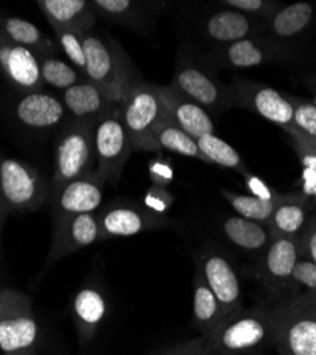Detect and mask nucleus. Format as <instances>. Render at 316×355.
Listing matches in <instances>:
<instances>
[{
    "label": "nucleus",
    "instance_id": "dca6fc26",
    "mask_svg": "<svg viewBox=\"0 0 316 355\" xmlns=\"http://www.w3.org/2000/svg\"><path fill=\"white\" fill-rule=\"evenodd\" d=\"M17 120L31 130H54L66 125L70 118L62 97L44 92L27 93L16 105Z\"/></svg>",
    "mask_w": 316,
    "mask_h": 355
},
{
    "label": "nucleus",
    "instance_id": "8fccbe9b",
    "mask_svg": "<svg viewBox=\"0 0 316 355\" xmlns=\"http://www.w3.org/2000/svg\"><path fill=\"white\" fill-rule=\"evenodd\" d=\"M309 222H310V223H312V225H313V226H315V227H316V218H313V219H310V220H309Z\"/></svg>",
    "mask_w": 316,
    "mask_h": 355
},
{
    "label": "nucleus",
    "instance_id": "2f4dec72",
    "mask_svg": "<svg viewBox=\"0 0 316 355\" xmlns=\"http://www.w3.org/2000/svg\"><path fill=\"white\" fill-rule=\"evenodd\" d=\"M201 153H203L211 164H217L224 168L238 171L247 173V168L241 159V155L237 150L229 145L226 141L221 139L215 134H208L197 139Z\"/></svg>",
    "mask_w": 316,
    "mask_h": 355
},
{
    "label": "nucleus",
    "instance_id": "bb28decb",
    "mask_svg": "<svg viewBox=\"0 0 316 355\" xmlns=\"http://www.w3.org/2000/svg\"><path fill=\"white\" fill-rule=\"evenodd\" d=\"M221 58L229 67L251 69L269 62L274 58V51L264 43L253 39H244L226 44L221 51Z\"/></svg>",
    "mask_w": 316,
    "mask_h": 355
},
{
    "label": "nucleus",
    "instance_id": "e433bc0d",
    "mask_svg": "<svg viewBox=\"0 0 316 355\" xmlns=\"http://www.w3.org/2000/svg\"><path fill=\"white\" fill-rule=\"evenodd\" d=\"M206 344H207V334H203L190 341L169 347L158 352L157 355H203L206 352Z\"/></svg>",
    "mask_w": 316,
    "mask_h": 355
},
{
    "label": "nucleus",
    "instance_id": "c03bdc74",
    "mask_svg": "<svg viewBox=\"0 0 316 355\" xmlns=\"http://www.w3.org/2000/svg\"><path fill=\"white\" fill-rule=\"evenodd\" d=\"M151 173H153V178L156 180V182L160 185H164L168 181H171V171L168 168H163L161 164H157L156 166H153Z\"/></svg>",
    "mask_w": 316,
    "mask_h": 355
},
{
    "label": "nucleus",
    "instance_id": "7c9ffc66",
    "mask_svg": "<svg viewBox=\"0 0 316 355\" xmlns=\"http://www.w3.org/2000/svg\"><path fill=\"white\" fill-rule=\"evenodd\" d=\"M39 63L43 84H47L56 90L66 92L85 78L77 69L57 55L40 57Z\"/></svg>",
    "mask_w": 316,
    "mask_h": 355
},
{
    "label": "nucleus",
    "instance_id": "ddd939ff",
    "mask_svg": "<svg viewBox=\"0 0 316 355\" xmlns=\"http://www.w3.org/2000/svg\"><path fill=\"white\" fill-rule=\"evenodd\" d=\"M157 92L164 104V118L198 139L215 134V125L207 110L181 96L174 87L157 85Z\"/></svg>",
    "mask_w": 316,
    "mask_h": 355
},
{
    "label": "nucleus",
    "instance_id": "37998d69",
    "mask_svg": "<svg viewBox=\"0 0 316 355\" xmlns=\"http://www.w3.org/2000/svg\"><path fill=\"white\" fill-rule=\"evenodd\" d=\"M303 181V195L306 198H312L316 192V172L312 169H305Z\"/></svg>",
    "mask_w": 316,
    "mask_h": 355
},
{
    "label": "nucleus",
    "instance_id": "79ce46f5",
    "mask_svg": "<svg viewBox=\"0 0 316 355\" xmlns=\"http://www.w3.org/2000/svg\"><path fill=\"white\" fill-rule=\"evenodd\" d=\"M283 306L290 307L292 310H298L302 313H308L316 317V293H308L305 295H301V297H295L290 302L283 303Z\"/></svg>",
    "mask_w": 316,
    "mask_h": 355
},
{
    "label": "nucleus",
    "instance_id": "58836bf2",
    "mask_svg": "<svg viewBox=\"0 0 316 355\" xmlns=\"http://www.w3.org/2000/svg\"><path fill=\"white\" fill-rule=\"evenodd\" d=\"M222 3L226 5L228 8L242 12L248 16L264 13L265 10L271 9V6L274 5L269 2H264V0H225Z\"/></svg>",
    "mask_w": 316,
    "mask_h": 355
},
{
    "label": "nucleus",
    "instance_id": "3c124183",
    "mask_svg": "<svg viewBox=\"0 0 316 355\" xmlns=\"http://www.w3.org/2000/svg\"><path fill=\"white\" fill-rule=\"evenodd\" d=\"M312 199H313V200H315V203H316V192H315V195L312 196Z\"/></svg>",
    "mask_w": 316,
    "mask_h": 355
},
{
    "label": "nucleus",
    "instance_id": "6ab92c4d",
    "mask_svg": "<svg viewBox=\"0 0 316 355\" xmlns=\"http://www.w3.org/2000/svg\"><path fill=\"white\" fill-rule=\"evenodd\" d=\"M51 27L69 28L77 33L93 32L96 10L85 0H39L36 2Z\"/></svg>",
    "mask_w": 316,
    "mask_h": 355
},
{
    "label": "nucleus",
    "instance_id": "72a5a7b5",
    "mask_svg": "<svg viewBox=\"0 0 316 355\" xmlns=\"http://www.w3.org/2000/svg\"><path fill=\"white\" fill-rule=\"evenodd\" d=\"M57 42L62 47L63 53L67 55L69 60L72 62L73 67L77 69L83 76L85 73V55L83 49V35L77 33L74 31H69V28H53Z\"/></svg>",
    "mask_w": 316,
    "mask_h": 355
},
{
    "label": "nucleus",
    "instance_id": "0eeeda50",
    "mask_svg": "<svg viewBox=\"0 0 316 355\" xmlns=\"http://www.w3.org/2000/svg\"><path fill=\"white\" fill-rule=\"evenodd\" d=\"M39 325L32 300L15 288L0 290V349L3 354L32 348Z\"/></svg>",
    "mask_w": 316,
    "mask_h": 355
},
{
    "label": "nucleus",
    "instance_id": "864d4df0",
    "mask_svg": "<svg viewBox=\"0 0 316 355\" xmlns=\"http://www.w3.org/2000/svg\"><path fill=\"white\" fill-rule=\"evenodd\" d=\"M313 104H315V105H316V98H315V103H313Z\"/></svg>",
    "mask_w": 316,
    "mask_h": 355
},
{
    "label": "nucleus",
    "instance_id": "f3484780",
    "mask_svg": "<svg viewBox=\"0 0 316 355\" xmlns=\"http://www.w3.org/2000/svg\"><path fill=\"white\" fill-rule=\"evenodd\" d=\"M62 101L70 121L92 125H94L106 114L119 107L104 90L88 78L63 92Z\"/></svg>",
    "mask_w": 316,
    "mask_h": 355
},
{
    "label": "nucleus",
    "instance_id": "a211bd4d",
    "mask_svg": "<svg viewBox=\"0 0 316 355\" xmlns=\"http://www.w3.org/2000/svg\"><path fill=\"white\" fill-rule=\"evenodd\" d=\"M171 87H174L181 96L204 110H215L224 100L218 83L206 70L199 69L192 62L180 60L177 63Z\"/></svg>",
    "mask_w": 316,
    "mask_h": 355
},
{
    "label": "nucleus",
    "instance_id": "4468645a",
    "mask_svg": "<svg viewBox=\"0 0 316 355\" xmlns=\"http://www.w3.org/2000/svg\"><path fill=\"white\" fill-rule=\"evenodd\" d=\"M235 98L242 105L285 131L294 128V108L286 94L276 92L275 88L255 83H244L235 85Z\"/></svg>",
    "mask_w": 316,
    "mask_h": 355
},
{
    "label": "nucleus",
    "instance_id": "20e7f679",
    "mask_svg": "<svg viewBox=\"0 0 316 355\" xmlns=\"http://www.w3.org/2000/svg\"><path fill=\"white\" fill-rule=\"evenodd\" d=\"M92 124L69 121L60 131L54 150L51 192L96 168L94 138Z\"/></svg>",
    "mask_w": 316,
    "mask_h": 355
},
{
    "label": "nucleus",
    "instance_id": "5701e85b",
    "mask_svg": "<svg viewBox=\"0 0 316 355\" xmlns=\"http://www.w3.org/2000/svg\"><path fill=\"white\" fill-rule=\"evenodd\" d=\"M305 195H283L268 222L274 234L298 239L308 225Z\"/></svg>",
    "mask_w": 316,
    "mask_h": 355
},
{
    "label": "nucleus",
    "instance_id": "393cba45",
    "mask_svg": "<svg viewBox=\"0 0 316 355\" xmlns=\"http://www.w3.org/2000/svg\"><path fill=\"white\" fill-rule=\"evenodd\" d=\"M0 31L13 43L33 51L38 58L57 54L56 43L46 36L36 24L24 19L13 16L6 17L0 26Z\"/></svg>",
    "mask_w": 316,
    "mask_h": 355
},
{
    "label": "nucleus",
    "instance_id": "39448f33",
    "mask_svg": "<svg viewBox=\"0 0 316 355\" xmlns=\"http://www.w3.org/2000/svg\"><path fill=\"white\" fill-rule=\"evenodd\" d=\"M50 196V184L35 166L16 159L0 161V199L6 212L39 211Z\"/></svg>",
    "mask_w": 316,
    "mask_h": 355
},
{
    "label": "nucleus",
    "instance_id": "473e14b6",
    "mask_svg": "<svg viewBox=\"0 0 316 355\" xmlns=\"http://www.w3.org/2000/svg\"><path fill=\"white\" fill-rule=\"evenodd\" d=\"M92 5L97 15L117 23L134 21L141 8L140 3L130 0H94Z\"/></svg>",
    "mask_w": 316,
    "mask_h": 355
},
{
    "label": "nucleus",
    "instance_id": "2eb2a0df",
    "mask_svg": "<svg viewBox=\"0 0 316 355\" xmlns=\"http://www.w3.org/2000/svg\"><path fill=\"white\" fill-rule=\"evenodd\" d=\"M0 67L20 90L43 92L40 63L38 55L28 49L13 43L0 31Z\"/></svg>",
    "mask_w": 316,
    "mask_h": 355
},
{
    "label": "nucleus",
    "instance_id": "09e8293b",
    "mask_svg": "<svg viewBox=\"0 0 316 355\" xmlns=\"http://www.w3.org/2000/svg\"><path fill=\"white\" fill-rule=\"evenodd\" d=\"M278 355H290V354L286 352V351H283V349H281V348H278Z\"/></svg>",
    "mask_w": 316,
    "mask_h": 355
},
{
    "label": "nucleus",
    "instance_id": "f8f14e48",
    "mask_svg": "<svg viewBox=\"0 0 316 355\" xmlns=\"http://www.w3.org/2000/svg\"><path fill=\"white\" fill-rule=\"evenodd\" d=\"M101 241L97 214H83L53 226V239L46 266Z\"/></svg>",
    "mask_w": 316,
    "mask_h": 355
},
{
    "label": "nucleus",
    "instance_id": "f257e3e1",
    "mask_svg": "<svg viewBox=\"0 0 316 355\" xmlns=\"http://www.w3.org/2000/svg\"><path fill=\"white\" fill-rule=\"evenodd\" d=\"M83 49L84 77L99 85L120 107L126 90L138 80L130 58L116 42L94 32L83 35Z\"/></svg>",
    "mask_w": 316,
    "mask_h": 355
},
{
    "label": "nucleus",
    "instance_id": "aec40b11",
    "mask_svg": "<svg viewBox=\"0 0 316 355\" xmlns=\"http://www.w3.org/2000/svg\"><path fill=\"white\" fill-rule=\"evenodd\" d=\"M299 260V241L276 236L264 252L265 282L272 287L285 286L292 280V273Z\"/></svg>",
    "mask_w": 316,
    "mask_h": 355
},
{
    "label": "nucleus",
    "instance_id": "603ef678",
    "mask_svg": "<svg viewBox=\"0 0 316 355\" xmlns=\"http://www.w3.org/2000/svg\"><path fill=\"white\" fill-rule=\"evenodd\" d=\"M203 355H213V354H208V352H204Z\"/></svg>",
    "mask_w": 316,
    "mask_h": 355
},
{
    "label": "nucleus",
    "instance_id": "49530a36",
    "mask_svg": "<svg viewBox=\"0 0 316 355\" xmlns=\"http://www.w3.org/2000/svg\"><path fill=\"white\" fill-rule=\"evenodd\" d=\"M5 355H38L35 351V347L32 348H26V349H20V351H15V352H9Z\"/></svg>",
    "mask_w": 316,
    "mask_h": 355
},
{
    "label": "nucleus",
    "instance_id": "a19ab883",
    "mask_svg": "<svg viewBox=\"0 0 316 355\" xmlns=\"http://www.w3.org/2000/svg\"><path fill=\"white\" fill-rule=\"evenodd\" d=\"M295 141V148L298 151V155L301 158L302 165L305 166V169H312L316 172V150L312 148L309 144H306L305 141H302L301 138L291 135Z\"/></svg>",
    "mask_w": 316,
    "mask_h": 355
},
{
    "label": "nucleus",
    "instance_id": "6e6552de",
    "mask_svg": "<svg viewBox=\"0 0 316 355\" xmlns=\"http://www.w3.org/2000/svg\"><path fill=\"white\" fill-rule=\"evenodd\" d=\"M103 184L104 182L93 171L53 191L50 196L53 226L77 215L96 214L103 202Z\"/></svg>",
    "mask_w": 316,
    "mask_h": 355
},
{
    "label": "nucleus",
    "instance_id": "c9c22d12",
    "mask_svg": "<svg viewBox=\"0 0 316 355\" xmlns=\"http://www.w3.org/2000/svg\"><path fill=\"white\" fill-rule=\"evenodd\" d=\"M292 282L306 287L310 293H316V264L301 259L292 273Z\"/></svg>",
    "mask_w": 316,
    "mask_h": 355
},
{
    "label": "nucleus",
    "instance_id": "412c9836",
    "mask_svg": "<svg viewBox=\"0 0 316 355\" xmlns=\"http://www.w3.org/2000/svg\"><path fill=\"white\" fill-rule=\"evenodd\" d=\"M222 232L235 248L247 253H264L274 239L268 225L245 219L240 215L224 219Z\"/></svg>",
    "mask_w": 316,
    "mask_h": 355
},
{
    "label": "nucleus",
    "instance_id": "f704fd0d",
    "mask_svg": "<svg viewBox=\"0 0 316 355\" xmlns=\"http://www.w3.org/2000/svg\"><path fill=\"white\" fill-rule=\"evenodd\" d=\"M286 97L294 108V128L306 137L316 138V105L288 94Z\"/></svg>",
    "mask_w": 316,
    "mask_h": 355
},
{
    "label": "nucleus",
    "instance_id": "423d86ee",
    "mask_svg": "<svg viewBox=\"0 0 316 355\" xmlns=\"http://www.w3.org/2000/svg\"><path fill=\"white\" fill-rule=\"evenodd\" d=\"M93 138L96 153L94 172L103 182L116 184L123 173L128 155L133 153L120 107L106 114L94 124Z\"/></svg>",
    "mask_w": 316,
    "mask_h": 355
},
{
    "label": "nucleus",
    "instance_id": "7ed1b4c3",
    "mask_svg": "<svg viewBox=\"0 0 316 355\" xmlns=\"http://www.w3.org/2000/svg\"><path fill=\"white\" fill-rule=\"evenodd\" d=\"M272 338L271 314L263 310H237L225 315L207 333L206 352L213 355H235L261 345Z\"/></svg>",
    "mask_w": 316,
    "mask_h": 355
},
{
    "label": "nucleus",
    "instance_id": "f03ea898",
    "mask_svg": "<svg viewBox=\"0 0 316 355\" xmlns=\"http://www.w3.org/2000/svg\"><path fill=\"white\" fill-rule=\"evenodd\" d=\"M120 114L133 151L160 153L154 132L164 120V104L156 84L144 83L140 78L134 81L124 93Z\"/></svg>",
    "mask_w": 316,
    "mask_h": 355
},
{
    "label": "nucleus",
    "instance_id": "4be33fe9",
    "mask_svg": "<svg viewBox=\"0 0 316 355\" xmlns=\"http://www.w3.org/2000/svg\"><path fill=\"white\" fill-rule=\"evenodd\" d=\"M107 311L103 294L93 288H81L73 299V318L81 343L93 338Z\"/></svg>",
    "mask_w": 316,
    "mask_h": 355
},
{
    "label": "nucleus",
    "instance_id": "ea45409f",
    "mask_svg": "<svg viewBox=\"0 0 316 355\" xmlns=\"http://www.w3.org/2000/svg\"><path fill=\"white\" fill-rule=\"evenodd\" d=\"M244 178H245V182H247L248 189L251 191L249 195L256 196V198H261V199H265V200H272V199H276V198L281 196L274 189H271L263 180H260V178L255 176L253 173L247 172L244 175Z\"/></svg>",
    "mask_w": 316,
    "mask_h": 355
},
{
    "label": "nucleus",
    "instance_id": "9d476101",
    "mask_svg": "<svg viewBox=\"0 0 316 355\" xmlns=\"http://www.w3.org/2000/svg\"><path fill=\"white\" fill-rule=\"evenodd\" d=\"M101 241L127 238L167 225V219L150 208L131 202H114L97 214Z\"/></svg>",
    "mask_w": 316,
    "mask_h": 355
},
{
    "label": "nucleus",
    "instance_id": "c756f323",
    "mask_svg": "<svg viewBox=\"0 0 316 355\" xmlns=\"http://www.w3.org/2000/svg\"><path fill=\"white\" fill-rule=\"evenodd\" d=\"M221 193L229 202V205L233 206V209L237 212V215L265 225H268L276 205L283 198V195H281L276 199L265 200L252 195H240L225 189H221Z\"/></svg>",
    "mask_w": 316,
    "mask_h": 355
},
{
    "label": "nucleus",
    "instance_id": "c85d7f7f",
    "mask_svg": "<svg viewBox=\"0 0 316 355\" xmlns=\"http://www.w3.org/2000/svg\"><path fill=\"white\" fill-rule=\"evenodd\" d=\"M313 17V8L309 3H292L278 10L271 21V31L276 37L290 39L309 26Z\"/></svg>",
    "mask_w": 316,
    "mask_h": 355
},
{
    "label": "nucleus",
    "instance_id": "de8ad7c7",
    "mask_svg": "<svg viewBox=\"0 0 316 355\" xmlns=\"http://www.w3.org/2000/svg\"><path fill=\"white\" fill-rule=\"evenodd\" d=\"M5 216H6V209L2 203V199H0V233H2V226L5 222Z\"/></svg>",
    "mask_w": 316,
    "mask_h": 355
},
{
    "label": "nucleus",
    "instance_id": "9b49d317",
    "mask_svg": "<svg viewBox=\"0 0 316 355\" xmlns=\"http://www.w3.org/2000/svg\"><path fill=\"white\" fill-rule=\"evenodd\" d=\"M198 269L215 294L225 315L241 309L242 288L233 263L217 249H207L199 256Z\"/></svg>",
    "mask_w": 316,
    "mask_h": 355
},
{
    "label": "nucleus",
    "instance_id": "1a4fd4ad",
    "mask_svg": "<svg viewBox=\"0 0 316 355\" xmlns=\"http://www.w3.org/2000/svg\"><path fill=\"white\" fill-rule=\"evenodd\" d=\"M272 340L290 355H316V317L279 306L271 313Z\"/></svg>",
    "mask_w": 316,
    "mask_h": 355
},
{
    "label": "nucleus",
    "instance_id": "cd10ccee",
    "mask_svg": "<svg viewBox=\"0 0 316 355\" xmlns=\"http://www.w3.org/2000/svg\"><path fill=\"white\" fill-rule=\"evenodd\" d=\"M154 138L160 148V151L164 150V151L180 154V155H184L188 158L204 161L206 164H211L208 161V158L203 153H201L199 146L197 144V139H194L191 135L184 132L177 125L165 120V118L157 125Z\"/></svg>",
    "mask_w": 316,
    "mask_h": 355
},
{
    "label": "nucleus",
    "instance_id": "b1692460",
    "mask_svg": "<svg viewBox=\"0 0 316 355\" xmlns=\"http://www.w3.org/2000/svg\"><path fill=\"white\" fill-rule=\"evenodd\" d=\"M207 36L218 43L231 44L248 39L255 32L252 19L238 10L225 9L213 13L206 21Z\"/></svg>",
    "mask_w": 316,
    "mask_h": 355
},
{
    "label": "nucleus",
    "instance_id": "4c0bfd02",
    "mask_svg": "<svg viewBox=\"0 0 316 355\" xmlns=\"http://www.w3.org/2000/svg\"><path fill=\"white\" fill-rule=\"evenodd\" d=\"M298 241L301 259H306L316 264V227L310 222H308Z\"/></svg>",
    "mask_w": 316,
    "mask_h": 355
},
{
    "label": "nucleus",
    "instance_id": "a18cd8bd",
    "mask_svg": "<svg viewBox=\"0 0 316 355\" xmlns=\"http://www.w3.org/2000/svg\"><path fill=\"white\" fill-rule=\"evenodd\" d=\"M286 132H288L290 135H295V137L301 138L302 141H305L306 144H309L312 148H315V150H316V138H310V137H306V135H303L302 132L297 131L295 128H291V130H288V131H286Z\"/></svg>",
    "mask_w": 316,
    "mask_h": 355
},
{
    "label": "nucleus",
    "instance_id": "a878e982",
    "mask_svg": "<svg viewBox=\"0 0 316 355\" xmlns=\"http://www.w3.org/2000/svg\"><path fill=\"white\" fill-rule=\"evenodd\" d=\"M225 317L215 294L208 287L203 273L197 268L194 279V321L204 334L210 333L215 325Z\"/></svg>",
    "mask_w": 316,
    "mask_h": 355
}]
</instances>
